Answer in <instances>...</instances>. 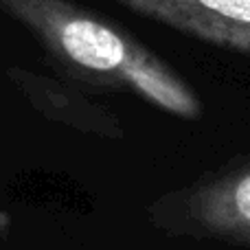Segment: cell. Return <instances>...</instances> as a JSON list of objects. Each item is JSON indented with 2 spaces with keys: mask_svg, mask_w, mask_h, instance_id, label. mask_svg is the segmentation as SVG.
<instances>
[{
  "mask_svg": "<svg viewBox=\"0 0 250 250\" xmlns=\"http://www.w3.org/2000/svg\"><path fill=\"white\" fill-rule=\"evenodd\" d=\"M213 46L250 55V0H110Z\"/></svg>",
  "mask_w": 250,
  "mask_h": 250,
  "instance_id": "2",
  "label": "cell"
},
{
  "mask_svg": "<svg viewBox=\"0 0 250 250\" xmlns=\"http://www.w3.org/2000/svg\"><path fill=\"white\" fill-rule=\"evenodd\" d=\"M187 211L204 233L250 244V165L198 187L187 200Z\"/></svg>",
  "mask_w": 250,
  "mask_h": 250,
  "instance_id": "4",
  "label": "cell"
},
{
  "mask_svg": "<svg viewBox=\"0 0 250 250\" xmlns=\"http://www.w3.org/2000/svg\"><path fill=\"white\" fill-rule=\"evenodd\" d=\"M7 77L35 110L55 121L77 127L82 132L101 134V136L123 134L121 121L108 108L92 104L79 90L66 86L60 79L33 73L22 66H9Z\"/></svg>",
  "mask_w": 250,
  "mask_h": 250,
  "instance_id": "3",
  "label": "cell"
},
{
  "mask_svg": "<svg viewBox=\"0 0 250 250\" xmlns=\"http://www.w3.org/2000/svg\"><path fill=\"white\" fill-rule=\"evenodd\" d=\"M0 11L29 31L68 77L129 90L180 119H198L193 88L121 24L70 0H0Z\"/></svg>",
  "mask_w": 250,
  "mask_h": 250,
  "instance_id": "1",
  "label": "cell"
}]
</instances>
